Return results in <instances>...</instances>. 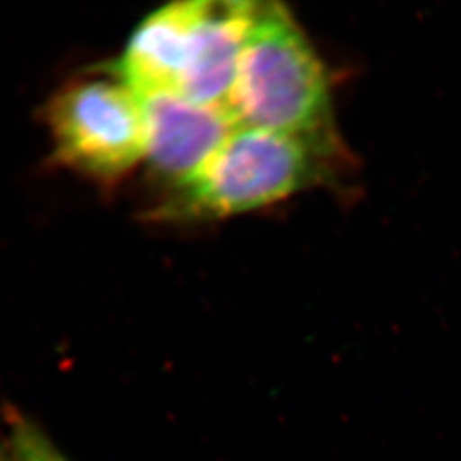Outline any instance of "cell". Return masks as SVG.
I'll list each match as a JSON object with an SVG mask.
<instances>
[{
	"instance_id": "6da1fadb",
	"label": "cell",
	"mask_w": 461,
	"mask_h": 461,
	"mask_svg": "<svg viewBox=\"0 0 461 461\" xmlns=\"http://www.w3.org/2000/svg\"><path fill=\"white\" fill-rule=\"evenodd\" d=\"M228 112L238 127L289 135L321 152L335 148L325 68L277 2L255 5Z\"/></svg>"
},
{
	"instance_id": "7a4b0ae2",
	"label": "cell",
	"mask_w": 461,
	"mask_h": 461,
	"mask_svg": "<svg viewBox=\"0 0 461 461\" xmlns=\"http://www.w3.org/2000/svg\"><path fill=\"white\" fill-rule=\"evenodd\" d=\"M321 154L289 135L238 127L197 176L176 188L175 209L217 219L272 205L313 182Z\"/></svg>"
},
{
	"instance_id": "3957f363",
	"label": "cell",
	"mask_w": 461,
	"mask_h": 461,
	"mask_svg": "<svg viewBox=\"0 0 461 461\" xmlns=\"http://www.w3.org/2000/svg\"><path fill=\"white\" fill-rule=\"evenodd\" d=\"M55 154L101 182H115L146 159L142 98L115 70L66 86L49 108Z\"/></svg>"
},
{
	"instance_id": "277c9868",
	"label": "cell",
	"mask_w": 461,
	"mask_h": 461,
	"mask_svg": "<svg viewBox=\"0 0 461 461\" xmlns=\"http://www.w3.org/2000/svg\"><path fill=\"white\" fill-rule=\"evenodd\" d=\"M146 118V159L175 190L194 180L238 129L228 110L176 93L140 96Z\"/></svg>"
},
{
	"instance_id": "5b68a950",
	"label": "cell",
	"mask_w": 461,
	"mask_h": 461,
	"mask_svg": "<svg viewBox=\"0 0 461 461\" xmlns=\"http://www.w3.org/2000/svg\"><path fill=\"white\" fill-rule=\"evenodd\" d=\"M257 2L194 0L176 95L228 110Z\"/></svg>"
},
{
	"instance_id": "8992f818",
	"label": "cell",
	"mask_w": 461,
	"mask_h": 461,
	"mask_svg": "<svg viewBox=\"0 0 461 461\" xmlns=\"http://www.w3.org/2000/svg\"><path fill=\"white\" fill-rule=\"evenodd\" d=\"M0 461H70L33 420L13 415L0 439Z\"/></svg>"
}]
</instances>
